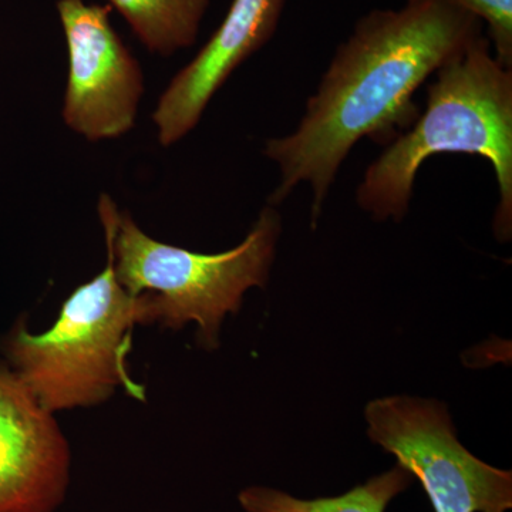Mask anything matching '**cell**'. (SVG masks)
<instances>
[{"label": "cell", "mask_w": 512, "mask_h": 512, "mask_svg": "<svg viewBox=\"0 0 512 512\" xmlns=\"http://www.w3.org/2000/svg\"><path fill=\"white\" fill-rule=\"evenodd\" d=\"M148 52L173 56L197 42L210 0H109Z\"/></svg>", "instance_id": "10"}, {"label": "cell", "mask_w": 512, "mask_h": 512, "mask_svg": "<svg viewBox=\"0 0 512 512\" xmlns=\"http://www.w3.org/2000/svg\"><path fill=\"white\" fill-rule=\"evenodd\" d=\"M137 325H151L148 295H133L120 284L107 249L106 268L67 298L52 328L33 335L20 319L2 352L49 413L97 406L119 389L144 402L146 389L127 363Z\"/></svg>", "instance_id": "4"}, {"label": "cell", "mask_w": 512, "mask_h": 512, "mask_svg": "<svg viewBox=\"0 0 512 512\" xmlns=\"http://www.w3.org/2000/svg\"><path fill=\"white\" fill-rule=\"evenodd\" d=\"M485 23L495 59L512 69V0H451Z\"/></svg>", "instance_id": "11"}, {"label": "cell", "mask_w": 512, "mask_h": 512, "mask_svg": "<svg viewBox=\"0 0 512 512\" xmlns=\"http://www.w3.org/2000/svg\"><path fill=\"white\" fill-rule=\"evenodd\" d=\"M476 16L451 0H407L357 20L339 45L292 133L266 140L264 156L279 168L268 205L298 185L312 192L315 229L330 188L363 138L390 143L419 117L413 96L448 60L484 36Z\"/></svg>", "instance_id": "1"}, {"label": "cell", "mask_w": 512, "mask_h": 512, "mask_svg": "<svg viewBox=\"0 0 512 512\" xmlns=\"http://www.w3.org/2000/svg\"><path fill=\"white\" fill-rule=\"evenodd\" d=\"M284 6L285 0H232L220 28L158 100L153 121L161 146H173L198 126L229 76L274 37Z\"/></svg>", "instance_id": "8"}, {"label": "cell", "mask_w": 512, "mask_h": 512, "mask_svg": "<svg viewBox=\"0 0 512 512\" xmlns=\"http://www.w3.org/2000/svg\"><path fill=\"white\" fill-rule=\"evenodd\" d=\"M99 217L117 279L128 292H146L151 325L181 330L198 326L197 343L220 348L225 316L239 312L245 293L265 288L282 234V218L266 204L247 237L221 254H198L148 237L127 211L101 194Z\"/></svg>", "instance_id": "3"}, {"label": "cell", "mask_w": 512, "mask_h": 512, "mask_svg": "<svg viewBox=\"0 0 512 512\" xmlns=\"http://www.w3.org/2000/svg\"><path fill=\"white\" fill-rule=\"evenodd\" d=\"M69 52L62 116L66 126L89 141L127 134L144 94L141 64L110 22V6L59 0Z\"/></svg>", "instance_id": "6"}, {"label": "cell", "mask_w": 512, "mask_h": 512, "mask_svg": "<svg viewBox=\"0 0 512 512\" xmlns=\"http://www.w3.org/2000/svg\"><path fill=\"white\" fill-rule=\"evenodd\" d=\"M367 434L420 481L434 512H507L512 473L471 454L437 400L393 396L366 407Z\"/></svg>", "instance_id": "5"}, {"label": "cell", "mask_w": 512, "mask_h": 512, "mask_svg": "<svg viewBox=\"0 0 512 512\" xmlns=\"http://www.w3.org/2000/svg\"><path fill=\"white\" fill-rule=\"evenodd\" d=\"M413 480L406 468L396 464L338 497L303 500L276 488L254 485L238 494V503L245 512H384Z\"/></svg>", "instance_id": "9"}, {"label": "cell", "mask_w": 512, "mask_h": 512, "mask_svg": "<svg viewBox=\"0 0 512 512\" xmlns=\"http://www.w3.org/2000/svg\"><path fill=\"white\" fill-rule=\"evenodd\" d=\"M72 478V451L53 413L0 366V512H56Z\"/></svg>", "instance_id": "7"}, {"label": "cell", "mask_w": 512, "mask_h": 512, "mask_svg": "<svg viewBox=\"0 0 512 512\" xmlns=\"http://www.w3.org/2000/svg\"><path fill=\"white\" fill-rule=\"evenodd\" d=\"M426 110L367 167L356 190L359 208L376 221L400 222L412 202L421 165L437 154L490 161L498 185L494 235L512 237V69L481 36L437 70Z\"/></svg>", "instance_id": "2"}]
</instances>
